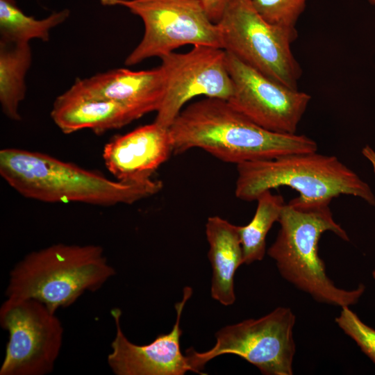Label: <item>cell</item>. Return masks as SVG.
Instances as JSON below:
<instances>
[{"label": "cell", "instance_id": "21", "mask_svg": "<svg viewBox=\"0 0 375 375\" xmlns=\"http://www.w3.org/2000/svg\"><path fill=\"white\" fill-rule=\"evenodd\" d=\"M335 322L375 363V330L364 324L349 306L342 308Z\"/></svg>", "mask_w": 375, "mask_h": 375}, {"label": "cell", "instance_id": "15", "mask_svg": "<svg viewBox=\"0 0 375 375\" xmlns=\"http://www.w3.org/2000/svg\"><path fill=\"white\" fill-rule=\"evenodd\" d=\"M143 115L138 109L122 103L90 97L70 88L56 99L51 112L52 120L65 134L83 129L102 134Z\"/></svg>", "mask_w": 375, "mask_h": 375}, {"label": "cell", "instance_id": "7", "mask_svg": "<svg viewBox=\"0 0 375 375\" xmlns=\"http://www.w3.org/2000/svg\"><path fill=\"white\" fill-rule=\"evenodd\" d=\"M103 6H121L144 25L142 39L125 60L133 66L151 57L167 56L186 45L222 48L217 24L200 0H100Z\"/></svg>", "mask_w": 375, "mask_h": 375}, {"label": "cell", "instance_id": "25", "mask_svg": "<svg viewBox=\"0 0 375 375\" xmlns=\"http://www.w3.org/2000/svg\"><path fill=\"white\" fill-rule=\"evenodd\" d=\"M372 275H373L374 278L375 279V270L372 272Z\"/></svg>", "mask_w": 375, "mask_h": 375}, {"label": "cell", "instance_id": "1", "mask_svg": "<svg viewBox=\"0 0 375 375\" xmlns=\"http://www.w3.org/2000/svg\"><path fill=\"white\" fill-rule=\"evenodd\" d=\"M169 129L173 153L199 148L236 165L317 151V144L312 138L266 130L236 110L227 100L217 98L206 97L189 104Z\"/></svg>", "mask_w": 375, "mask_h": 375}, {"label": "cell", "instance_id": "16", "mask_svg": "<svg viewBox=\"0 0 375 375\" xmlns=\"http://www.w3.org/2000/svg\"><path fill=\"white\" fill-rule=\"evenodd\" d=\"M206 234L212 268L211 296L222 305L231 306L235 301L234 275L244 263L238 226L212 216L207 220Z\"/></svg>", "mask_w": 375, "mask_h": 375}, {"label": "cell", "instance_id": "19", "mask_svg": "<svg viewBox=\"0 0 375 375\" xmlns=\"http://www.w3.org/2000/svg\"><path fill=\"white\" fill-rule=\"evenodd\" d=\"M257 208L251 222L238 231L243 253V262L249 265L262 260L266 252V237L278 222L285 203L283 197L271 190L262 192L256 199Z\"/></svg>", "mask_w": 375, "mask_h": 375}, {"label": "cell", "instance_id": "20", "mask_svg": "<svg viewBox=\"0 0 375 375\" xmlns=\"http://www.w3.org/2000/svg\"><path fill=\"white\" fill-rule=\"evenodd\" d=\"M309 0H251L258 12L268 22L288 29L296 25Z\"/></svg>", "mask_w": 375, "mask_h": 375}, {"label": "cell", "instance_id": "2", "mask_svg": "<svg viewBox=\"0 0 375 375\" xmlns=\"http://www.w3.org/2000/svg\"><path fill=\"white\" fill-rule=\"evenodd\" d=\"M0 174L22 196L46 203L133 204L162 188L160 181H112L99 172L19 148L0 151Z\"/></svg>", "mask_w": 375, "mask_h": 375}, {"label": "cell", "instance_id": "10", "mask_svg": "<svg viewBox=\"0 0 375 375\" xmlns=\"http://www.w3.org/2000/svg\"><path fill=\"white\" fill-rule=\"evenodd\" d=\"M160 59L166 91L154 121L159 125L169 128L184 106L194 97L204 96L228 101L232 96L233 85L224 49L193 46L186 53L172 52Z\"/></svg>", "mask_w": 375, "mask_h": 375}, {"label": "cell", "instance_id": "12", "mask_svg": "<svg viewBox=\"0 0 375 375\" xmlns=\"http://www.w3.org/2000/svg\"><path fill=\"white\" fill-rule=\"evenodd\" d=\"M192 293L190 287L183 290L182 300L175 305L176 319L170 332L158 335L151 343L138 345L131 342L121 327L122 311L111 310L116 333L110 347L107 362L116 375H183L192 372L187 356L180 349L182 330L180 322L185 303Z\"/></svg>", "mask_w": 375, "mask_h": 375}, {"label": "cell", "instance_id": "14", "mask_svg": "<svg viewBox=\"0 0 375 375\" xmlns=\"http://www.w3.org/2000/svg\"><path fill=\"white\" fill-rule=\"evenodd\" d=\"M70 89L90 97L122 103L144 115L160 108L165 94L166 77L160 65L141 71L119 68L76 79Z\"/></svg>", "mask_w": 375, "mask_h": 375}, {"label": "cell", "instance_id": "5", "mask_svg": "<svg viewBox=\"0 0 375 375\" xmlns=\"http://www.w3.org/2000/svg\"><path fill=\"white\" fill-rule=\"evenodd\" d=\"M235 194L252 201L264 192L288 186L308 201H331L342 195L360 197L375 206L369 185L336 156L317 151L283 156L237 165Z\"/></svg>", "mask_w": 375, "mask_h": 375}, {"label": "cell", "instance_id": "9", "mask_svg": "<svg viewBox=\"0 0 375 375\" xmlns=\"http://www.w3.org/2000/svg\"><path fill=\"white\" fill-rule=\"evenodd\" d=\"M0 325L8 333L0 375H45L55 366L64 328L56 312L33 299H8Z\"/></svg>", "mask_w": 375, "mask_h": 375}, {"label": "cell", "instance_id": "4", "mask_svg": "<svg viewBox=\"0 0 375 375\" xmlns=\"http://www.w3.org/2000/svg\"><path fill=\"white\" fill-rule=\"evenodd\" d=\"M115 274L101 246L58 243L31 251L17 262L5 296L36 299L56 312L85 292L97 291Z\"/></svg>", "mask_w": 375, "mask_h": 375}, {"label": "cell", "instance_id": "3", "mask_svg": "<svg viewBox=\"0 0 375 375\" xmlns=\"http://www.w3.org/2000/svg\"><path fill=\"white\" fill-rule=\"evenodd\" d=\"M330 201H308L299 197L285 203L278 222L280 228L267 254L281 276L314 300L341 308L356 303L365 291L360 284L347 290L335 286L326 274L318 253L322 235L331 231L344 241L347 232L338 224Z\"/></svg>", "mask_w": 375, "mask_h": 375}, {"label": "cell", "instance_id": "13", "mask_svg": "<svg viewBox=\"0 0 375 375\" xmlns=\"http://www.w3.org/2000/svg\"><path fill=\"white\" fill-rule=\"evenodd\" d=\"M172 153L169 128L153 122L114 138L104 146L102 156L117 181L138 182L151 179Z\"/></svg>", "mask_w": 375, "mask_h": 375}, {"label": "cell", "instance_id": "11", "mask_svg": "<svg viewBox=\"0 0 375 375\" xmlns=\"http://www.w3.org/2000/svg\"><path fill=\"white\" fill-rule=\"evenodd\" d=\"M226 65L233 85L228 101L236 110L269 131L297 133L309 94L270 78L228 52Z\"/></svg>", "mask_w": 375, "mask_h": 375}, {"label": "cell", "instance_id": "17", "mask_svg": "<svg viewBox=\"0 0 375 375\" xmlns=\"http://www.w3.org/2000/svg\"><path fill=\"white\" fill-rule=\"evenodd\" d=\"M31 62L29 44L0 41V103L3 114L13 121L22 119L19 108L26 96V76Z\"/></svg>", "mask_w": 375, "mask_h": 375}, {"label": "cell", "instance_id": "23", "mask_svg": "<svg viewBox=\"0 0 375 375\" xmlns=\"http://www.w3.org/2000/svg\"><path fill=\"white\" fill-rule=\"evenodd\" d=\"M362 154L371 162L375 176V151L369 145L362 149Z\"/></svg>", "mask_w": 375, "mask_h": 375}, {"label": "cell", "instance_id": "8", "mask_svg": "<svg viewBox=\"0 0 375 375\" xmlns=\"http://www.w3.org/2000/svg\"><path fill=\"white\" fill-rule=\"evenodd\" d=\"M296 317L285 307H278L258 319L226 326L215 334L212 348L198 352L186 350L192 372L200 374L205 365L224 354H234L256 366L265 375H291L295 353L293 328Z\"/></svg>", "mask_w": 375, "mask_h": 375}, {"label": "cell", "instance_id": "22", "mask_svg": "<svg viewBox=\"0 0 375 375\" xmlns=\"http://www.w3.org/2000/svg\"><path fill=\"white\" fill-rule=\"evenodd\" d=\"M210 19L217 23L222 15L226 0H200Z\"/></svg>", "mask_w": 375, "mask_h": 375}, {"label": "cell", "instance_id": "18", "mask_svg": "<svg viewBox=\"0 0 375 375\" xmlns=\"http://www.w3.org/2000/svg\"><path fill=\"white\" fill-rule=\"evenodd\" d=\"M69 15V10L65 8L38 19L23 12L15 0H0V41L29 44L31 40L38 39L48 42L51 30L65 22Z\"/></svg>", "mask_w": 375, "mask_h": 375}, {"label": "cell", "instance_id": "24", "mask_svg": "<svg viewBox=\"0 0 375 375\" xmlns=\"http://www.w3.org/2000/svg\"><path fill=\"white\" fill-rule=\"evenodd\" d=\"M368 1L371 4L375 6V0H368Z\"/></svg>", "mask_w": 375, "mask_h": 375}, {"label": "cell", "instance_id": "6", "mask_svg": "<svg viewBox=\"0 0 375 375\" xmlns=\"http://www.w3.org/2000/svg\"><path fill=\"white\" fill-rule=\"evenodd\" d=\"M216 24L226 52L270 78L298 89L302 69L291 48L297 30L270 24L251 0H226Z\"/></svg>", "mask_w": 375, "mask_h": 375}]
</instances>
